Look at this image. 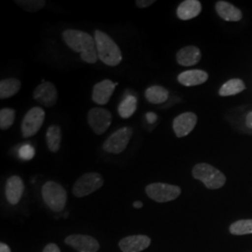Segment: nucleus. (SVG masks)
<instances>
[{"mask_svg": "<svg viewBox=\"0 0 252 252\" xmlns=\"http://www.w3.org/2000/svg\"><path fill=\"white\" fill-rule=\"evenodd\" d=\"M154 3H155L154 0H136V1H135L136 6H137L138 8H141V9L148 8V7L152 6Z\"/></svg>", "mask_w": 252, "mask_h": 252, "instance_id": "29", "label": "nucleus"}, {"mask_svg": "<svg viewBox=\"0 0 252 252\" xmlns=\"http://www.w3.org/2000/svg\"><path fill=\"white\" fill-rule=\"evenodd\" d=\"M246 126L250 129H252V111H251L246 117Z\"/></svg>", "mask_w": 252, "mask_h": 252, "instance_id": "32", "label": "nucleus"}, {"mask_svg": "<svg viewBox=\"0 0 252 252\" xmlns=\"http://www.w3.org/2000/svg\"><path fill=\"white\" fill-rule=\"evenodd\" d=\"M215 9L218 15L226 22H239L243 18L242 10L227 1H218Z\"/></svg>", "mask_w": 252, "mask_h": 252, "instance_id": "17", "label": "nucleus"}, {"mask_svg": "<svg viewBox=\"0 0 252 252\" xmlns=\"http://www.w3.org/2000/svg\"><path fill=\"white\" fill-rule=\"evenodd\" d=\"M19 157L24 161H30L35 157V149L31 145L22 146L19 150Z\"/></svg>", "mask_w": 252, "mask_h": 252, "instance_id": "28", "label": "nucleus"}, {"mask_svg": "<svg viewBox=\"0 0 252 252\" xmlns=\"http://www.w3.org/2000/svg\"><path fill=\"white\" fill-rule=\"evenodd\" d=\"M230 232L234 235L252 234V220H240L230 226Z\"/></svg>", "mask_w": 252, "mask_h": 252, "instance_id": "25", "label": "nucleus"}, {"mask_svg": "<svg viewBox=\"0 0 252 252\" xmlns=\"http://www.w3.org/2000/svg\"><path fill=\"white\" fill-rule=\"evenodd\" d=\"M151 242V238L147 235H130L123 238L119 247L123 252H141L150 247Z\"/></svg>", "mask_w": 252, "mask_h": 252, "instance_id": "13", "label": "nucleus"}, {"mask_svg": "<svg viewBox=\"0 0 252 252\" xmlns=\"http://www.w3.org/2000/svg\"><path fill=\"white\" fill-rule=\"evenodd\" d=\"M112 115L106 108H91L87 115L88 125L94 134L101 135L106 133L110 126Z\"/></svg>", "mask_w": 252, "mask_h": 252, "instance_id": "9", "label": "nucleus"}, {"mask_svg": "<svg viewBox=\"0 0 252 252\" xmlns=\"http://www.w3.org/2000/svg\"><path fill=\"white\" fill-rule=\"evenodd\" d=\"M146 119H147L149 124H154L156 122V120H157V115L155 113H153V112H148L146 114Z\"/></svg>", "mask_w": 252, "mask_h": 252, "instance_id": "31", "label": "nucleus"}, {"mask_svg": "<svg viewBox=\"0 0 252 252\" xmlns=\"http://www.w3.org/2000/svg\"><path fill=\"white\" fill-rule=\"evenodd\" d=\"M64 242L78 252H96L100 248L98 241L90 235L71 234L64 239Z\"/></svg>", "mask_w": 252, "mask_h": 252, "instance_id": "11", "label": "nucleus"}, {"mask_svg": "<svg viewBox=\"0 0 252 252\" xmlns=\"http://www.w3.org/2000/svg\"><path fill=\"white\" fill-rule=\"evenodd\" d=\"M133 206L135 208H141V207H143V204H142V202H140V201H135V203L133 204Z\"/></svg>", "mask_w": 252, "mask_h": 252, "instance_id": "34", "label": "nucleus"}, {"mask_svg": "<svg viewBox=\"0 0 252 252\" xmlns=\"http://www.w3.org/2000/svg\"><path fill=\"white\" fill-rule=\"evenodd\" d=\"M202 11V4L198 0H185L177 9V16L182 21L197 17Z\"/></svg>", "mask_w": 252, "mask_h": 252, "instance_id": "19", "label": "nucleus"}, {"mask_svg": "<svg viewBox=\"0 0 252 252\" xmlns=\"http://www.w3.org/2000/svg\"><path fill=\"white\" fill-rule=\"evenodd\" d=\"M192 177L204 183L207 189H217L224 186L225 175L218 168L206 162H200L192 168Z\"/></svg>", "mask_w": 252, "mask_h": 252, "instance_id": "3", "label": "nucleus"}, {"mask_svg": "<svg viewBox=\"0 0 252 252\" xmlns=\"http://www.w3.org/2000/svg\"><path fill=\"white\" fill-rule=\"evenodd\" d=\"M246 89V85L241 79H231L220 88L219 94L220 96H231L240 94Z\"/></svg>", "mask_w": 252, "mask_h": 252, "instance_id": "23", "label": "nucleus"}, {"mask_svg": "<svg viewBox=\"0 0 252 252\" xmlns=\"http://www.w3.org/2000/svg\"><path fill=\"white\" fill-rule=\"evenodd\" d=\"M15 120V110L12 108H2L0 110V128L7 130L13 125Z\"/></svg>", "mask_w": 252, "mask_h": 252, "instance_id": "27", "label": "nucleus"}, {"mask_svg": "<svg viewBox=\"0 0 252 252\" xmlns=\"http://www.w3.org/2000/svg\"><path fill=\"white\" fill-rule=\"evenodd\" d=\"M133 135V129L131 127H123L114 132L104 142L103 149L108 153L120 154L123 153L129 144Z\"/></svg>", "mask_w": 252, "mask_h": 252, "instance_id": "7", "label": "nucleus"}, {"mask_svg": "<svg viewBox=\"0 0 252 252\" xmlns=\"http://www.w3.org/2000/svg\"><path fill=\"white\" fill-rule=\"evenodd\" d=\"M208 80V74L207 71L201 69L186 70L180 73L178 76V81L180 84L186 87L197 86L205 83Z\"/></svg>", "mask_w": 252, "mask_h": 252, "instance_id": "18", "label": "nucleus"}, {"mask_svg": "<svg viewBox=\"0 0 252 252\" xmlns=\"http://www.w3.org/2000/svg\"><path fill=\"white\" fill-rule=\"evenodd\" d=\"M117 85L118 83L110 80H104L96 83L93 89V101L101 106L108 104Z\"/></svg>", "mask_w": 252, "mask_h": 252, "instance_id": "14", "label": "nucleus"}, {"mask_svg": "<svg viewBox=\"0 0 252 252\" xmlns=\"http://www.w3.org/2000/svg\"><path fill=\"white\" fill-rule=\"evenodd\" d=\"M21 88V81L16 78H10L0 81V98L7 99L15 95Z\"/></svg>", "mask_w": 252, "mask_h": 252, "instance_id": "22", "label": "nucleus"}, {"mask_svg": "<svg viewBox=\"0 0 252 252\" xmlns=\"http://www.w3.org/2000/svg\"><path fill=\"white\" fill-rule=\"evenodd\" d=\"M25 191V184L18 176H12L6 182L5 193L10 205H17Z\"/></svg>", "mask_w": 252, "mask_h": 252, "instance_id": "15", "label": "nucleus"}, {"mask_svg": "<svg viewBox=\"0 0 252 252\" xmlns=\"http://www.w3.org/2000/svg\"><path fill=\"white\" fill-rule=\"evenodd\" d=\"M0 252H11L9 246L7 244H0Z\"/></svg>", "mask_w": 252, "mask_h": 252, "instance_id": "33", "label": "nucleus"}, {"mask_svg": "<svg viewBox=\"0 0 252 252\" xmlns=\"http://www.w3.org/2000/svg\"><path fill=\"white\" fill-rule=\"evenodd\" d=\"M104 184L102 176L98 173H86L80 177L73 186V194L78 197H85L99 189Z\"/></svg>", "mask_w": 252, "mask_h": 252, "instance_id": "6", "label": "nucleus"}, {"mask_svg": "<svg viewBox=\"0 0 252 252\" xmlns=\"http://www.w3.org/2000/svg\"><path fill=\"white\" fill-rule=\"evenodd\" d=\"M145 191L153 201L158 203H166L178 198L181 193V189L176 185L156 182L149 184L146 187Z\"/></svg>", "mask_w": 252, "mask_h": 252, "instance_id": "5", "label": "nucleus"}, {"mask_svg": "<svg viewBox=\"0 0 252 252\" xmlns=\"http://www.w3.org/2000/svg\"><path fill=\"white\" fill-rule=\"evenodd\" d=\"M15 3L27 12H36L46 5L44 0H16Z\"/></svg>", "mask_w": 252, "mask_h": 252, "instance_id": "26", "label": "nucleus"}, {"mask_svg": "<svg viewBox=\"0 0 252 252\" xmlns=\"http://www.w3.org/2000/svg\"><path fill=\"white\" fill-rule=\"evenodd\" d=\"M34 99L47 108H52L57 102L58 93L52 82L43 81L36 87L33 93Z\"/></svg>", "mask_w": 252, "mask_h": 252, "instance_id": "10", "label": "nucleus"}, {"mask_svg": "<svg viewBox=\"0 0 252 252\" xmlns=\"http://www.w3.org/2000/svg\"><path fill=\"white\" fill-rule=\"evenodd\" d=\"M137 108V98L135 95L129 94L126 95V98L121 102L118 108L119 115L123 119H128L133 116Z\"/></svg>", "mask_w": 252, "mask_h": 252, "instance_id": "24", "label": "nucleus"}, {"mask_svg": "<svg viewBox=\"0 0 252 252\" xmlns=\"http://www.w3.org/2000/svg\"><path fill=\"white\" fill-rule=\"evenodd\" d=\"M42 252H61L59 247L54 243L48 244Z\"/></svg>", "mask_w": 252, "mask_h": 252, "instance_id": "30", "label": "nucleus"}, {"mask_svg": "<svg viewBox=\"0 0 252 252\" xmlns=\"http://www.w3.org/2000/svg\"><path fill=\"white\" fill-rule=\"evenodd\" d=\"M94 40L98 58L103 63L109 66H116L122 62V52L108 34L96 30L94 32Z\"/></svg>", "mask_w": 252, "mask_h": 252, "instance_id": "2", "label": "nucleus"}, {"mask_svg": "<svg viewBox=\"0 0 252 252\" xmlns=\"http://www.w3.org/2000/svg\"><path fill=\"white\" fill-rule=\"evenodd\" d=\"M45 120V111L43 108L35 107L27 111L22 122V135L25 137H31L39 131Z\"/></svg>", "mask_w": 252, "mask_h": 252, "instance_id": "8", "label": "nucleus"}, {"mask_svg": "<svg viewBox=\"0 0 252 252\" xmlns=\"http://www.w3.org/2000/svg\"><path fill=\"white\" fill-rule=\"evenodd\" d=\"M63 41L71 50L81 54L82 61L88 63H94L98 60L96 44L94 37L88 33L80 30L68 29L63 31Z\"/></svg>", "mask_w": 252, "mask_h": 252, "instance_id": "1", "label": "nucleus"}, {"mask_svg": "<svg viewBox=\"0 0 252 252\" xmlns=\"http://www.w3.org/2000/svg\"><path fill=\"white\" fill-rule=\"evenodd\" d=\"M42 198L46 205L54 212L63 210L67 200L66 190L63 186L55 181H48L41 189Z\"/></svg>", "mask_w": 252, "mask_h": 252, "instance_id": "4", "label": "nucleus"}, {"mask_svg": "<svg viewBox=\"0 0 252 252\" xmlns=\"http://www.w3.org/2000/svg\"><path fill=\"white\" fill-rule=\"evenodd\" d=\"M46 141L50 152L57 153L60 150L62 141V131L58 126H51L46 133Z\"/></svg>", "mask_w": 252, "mask_h": 252, "instance_id": "20", "label": "nucleus"}, {"mask_svg": "<svg viewBox=\"0 0 252 252\" xmlns=\"http://www.w3.org/2000/svg\"><path fill=\"white\" fill-rule=\"evenodd\" d=\"M197 115L193 112H184L174 119L173 130L180 138L189 135L197 124Z\"/></svg>", "mask_w": 252, "mask_h": 252, "instance_id": "12", "label": "nucleus"}, {"mask_svg": "<svg viewBox=\"0 0 252 252\" xmlns=\"http://www.w3.org/2000/svg\"><path fill=\"white\" fill-rule=\"evenodd\" d=\"M202 54L198 47L186 46L181 48L176 54L177 62L182 66H191L200 62Z\"/></svg>", "mask_w": 252, "mask_h": 252, "instance_id": "16", "label": "nucleus"}, {"mask_svg": "<svg viewBox=\"0 0 252 252\" xmlns=\"http://www.w3.org/2000/svg\"><path fill=\"white\" fill-rule=\"evenodd\" d=\"M145 97L152 104H162L169 97V92L160 85H153L145 92Z\"/></svg>", "mask_w": 252, "mask_h": 252, "instance_id": "21", "label": "nucleus"}]
</instances>
